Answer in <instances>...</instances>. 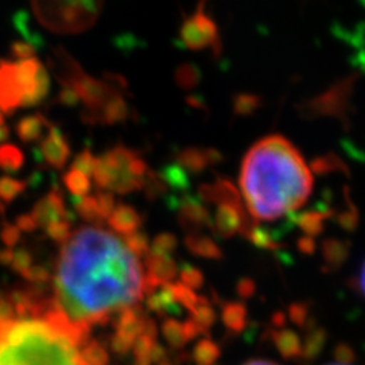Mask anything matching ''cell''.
<instances>
[{
	"label": "cell",
	"mask_w": 365,
	"mask_h": 365,
	"mask_svg": "<svg viewBox=\"0 0 365 365\" xmlns=\"http://www.w3.org/2000/svg\"><path fill=\"white\" fill-rule=\"evenodd\" d=\"M326 365H353V364H350L349 361H344V359H338V361H335V362H330V364H326Z\"/></svg>",
	"instance_id": "cell-53"
},
{
	"label": "cell",
	"mask_w": 365,
	"mask_h": 365,
	"mask_svg": "<svg viewBox=\"0 0 365 365\" xmlns=\"http://www.w3.org/2000/svg\"><path fill=\"white\" fill-rule=\"evenodd\" d=\"M162 335L168 344L174 349H181L187 344L182 323L175 318H166L162 324Z\"/></svg>",
	"instance_id": "cell-22"
},
{
	"label": "cell",
	"mask_w": 365,
	"mask_h": 365,
	"mask_svg": "<svg viewBox=\"0 0 365 365\" xmlns=\"http://www.w3.org/2000/svg\"><path fill=\"white\" fill-rule=\"evenodd\" d=\"M160 175H162V178H163L166 186H170V187L178 189V190L187 189V186H189L187 173L180 166V163L166 166V168L162 170V174H160Z\"/></svg>",
	"instance_id": "cell-27"
},
{
	"label": "cell",
	"mask_w": 365,
	"mask_h": 365,
	"mask_svg": "<svg viewBox=\"0 0 365 365\" xmlns=\"http://www.w3.org/2000/svg\"><path fill=\"white\" fill-rule=\"evenodd\" d=\"M185 244L189 251L193 255L205 259H220L221 257V248L216 245L210 237L202 236L198 233H190L186 236Z\"/></svg>",
	"instance_id": "cell-19"
},
{
	"label": "cell",
	"mask_w": 365,
	"mask_h": 365,
	"mask_svg": "<svg viewBox=\"0 0 365 365\" xmlns=\"http://www.w3.org/2000/svg\"><path fill=\"white\" fill-rule=\"evenodd\" d=\"M244 365H277V364L272 361H265V359H253V361L245 362Z\"/></svg>",
	"instance_id": "cell-51"
},
{
	"label": "cell",
	"mask_w": 365,
	"mask_h": 365,
	"mask_svg": "<svg viewBox=\"0 0 365 365\" xmlns=\"http://www.w3.org/2000/svg\"><path fill=\"white\" fill-rule=\"evenodd\" d=\"M53 289L55 309L72 326L90 332L114 312L135 306L145 294V274L123 239L86 225L63 244Z\"/></svg>",
	"instance_id": "cell-1"
},
{
	"label": "cell",
	"mask_w": 365,
	"mask_h": 365,
	"mask_svg": "<svg viewBox=\"0 0 365 365\" xmlns=\"http://www.w3.org/2000/svg\"><path fill=\"white\" fill-rule=\"evenodd\" d=\"M216 233L230 237L236 232H245V213L242 207L230 204H220L215 213Z\"/></svg>",
	"instance_id": "cell-10"
},
{
	"label": "cell",
	"mask_w": 365,
	"mask_h": 365,
	"mask_svg": "<svg viewBox=\"0 0 365 365\" xmlns=\"http://www.w3.org/2000/svg\"><path fill=\"white\" fill-rule=\"evenodd\" d=\"M16 227L19 228L20 232H34L37 228V222L36 220L32 218V215H20L17 216V221H16Z\"/></svg>",
	"instance_id": "cell-45"
},
{
	"label": "cell",
	"mask_w": 365,
	"mask_h": 365,
	"mask_svg": "<svg viewBox=\"0 0 365 365\" xmlns=\"http://www.w3.org/2000/svg\"><path fill=\"white\" fill-rule=\"evenodd\" d=\"M49 93V73L37 58L0 63V110L34 107Z\"/></svg>",
	"instance_id": "cell-4"
},
{
	"label": "cell",
	"mask_w": 365,
	"mask_h": 365,
	"mask_svg": "<svg viewBox=\"0 0 365 365\" xmlns=\"http://www.w3.org/2000/svg\"><path fill=\"white\" fill-rule=\"evenodd\" d=\"M46 26L58 32H79L91 26L99 16L98 2H37L32 5Z\"/></svg>",
	"instance_id": "cell-6"
},
{
	"label": "cell",
	"mask_w": 365,
	"mask_h": 365,
	"mask_svg": "<svg viewBox=\"0 0 365 365\" xmlns=\"http://www.w3.org/2000/svg\"><path fill=\"white\" fill-rule=\"evenodd\" d=\"M25 181L11 177H2L0 178V201L13 202L25 190Z\"/></svg>",
	"instance_id": "cell-30"
},
{
	"label": "cell",
	"mask_w": 365,
	"mask_h": 365,
	"mask_svg": "<svg viewBox=\"0 0 365 365\" xmlns=\"http://www.w3.org/2000/svg\"><path fill=\"white\" fill-rule=\"evenodd\" d=\"M177 237L170 233H160L158 236L154 237V241L151 242L150 253L157 255V256H170V253L177 248Z\"/></svg>",
	"instance_id": "cell-32"
},
{
	"label": "cell",
	"mask_w": 365,
	"mask_h": 365,
	"mask_svg": "<svg viewBox=\"0 0 365 365\" xmlns=\"http://www.w3.org/2000/svg\"><path fill=\"white\" fill-rule=\"evenodd\" d=\"M155 344V339L146 335H140L134 341L131 353L134 355L135 365H151V351Z\"/></svg>",
	"instance_id": "cell-28"
},
{
	"label": "cell",
	"mask_w": 365,
	"mask_h": 365,
	"mask_svg": "<svg viewBox=\"0 0 365 365\" xmlns=\"http://www.w3.org/2000/svg\"><path fill=\"white\" fill-rule=\"evenodd\" d=\"M34 52H36V49L29 41H16L11 48V53H13L16 61L34 58Z\"/></svg>",
	"instance_id": "cell-42"
},
{
	"label": "cell",
	"mask_w": 365,
	"mask_h": 365,
	"mask_svg": "<svg viewBox=\"0 0 365 365\" xmlns=\"http://www.w3.org/2000/svg\"><path fill=\"white\" fill-rule=\"evenodd\" d=\"M88 334L51 303L41 317L0 323V365H86L81 347Z\"/></svg>",
	"instance_id": "cell-3"
},
{
	"label": "cell",
	"mask_w": 365,
	"mask_h": 365,
	"mask_svg": "<svg viewBox=\"0 0 365 365\" xmlns=\"http://www.w3.org/2000/svg\"><path fill=\"white\" fill-rule=\"evenodd\" d=\"M148 166L145 160L125 146H116L96 160L93 180L101 190L130 193L142 189Z\"/></svg>",
	"instance_id": "cell-5"
},
{
	"label": "cell",
	"mask_w": 365,
	"mask_h": 365,
	"mask_svg": "<svg viewBox=\"0 0 365 365\" xmlns=\"http://www.w3.org/2000/svg\"><path fill=\"white\" fill-rule=\"evenodd\" d=\"M178 218L181 225L189 232H195L201 227L210 225L209 212L197 198H186L180 204Z\"/></svg>",
	"instance_id": "cell-11"
},
{
	"label": "cell",
	"mask_w": 365,
	"mask_h": 365,
	"mask_svg": "<svg viewBox=\"0 0 365 365\" xmlns=\"http://www.w3.org/2000/svg\"><path fill=\"white\" fill-rule=\"evenodd\" d=\"M31 215L32 218L36 220L37 227H41L44 230L53 222L67 220L68 215L64 207L63 192L56 187L51 190L48 195L34 205V210L31 212Z\"/></svg>",
	"instance_id": "cell-8"
},
{
	"label": "cell",
	"mask_w": 365,
	"mask_h": 365,
	"mask_svg": "<svg viewBox=\"0 0 365 365\" xmlns=\"http://www.w3.org/2000/svg\"><path fill=\"white\" fill-rule=\"evenodd\" d=\"M64 185L68 189V192L78 198L87 197L91 189L90 178L81 173H78L75 169L67 170L64 174Z\"/></svg>",
	"instance_id": "cell-25"
},
{
	"label": "cell",
	"mask_w": 365,
	"mask_h": 365,
	"mask_svg": "<svg viewBox=\"0 0 365 365\" xmlns=\"http://www.w3.org/2000/svg\"><path fill=\"white\" fill-rule=\"evenodd\" d=\"M162 365H173V364H169V362H165V364H162Z\"/></svg>",
	"instance_id": "cell-54"
},
{
	"label": "cell",
	"mask_w": 365,
	"mask_h": 365,
	"mask_svg": "<svg viewBox=\"0 0 365 365\" xmlns=\"http://www.w3.org/2000/svg\"><path fill=\"white\" fill-rule=\"evenodd\" d=\"M180 38L182 44L189 49L201 51L212 46L213 49H218L220 46V32L215 21L202 11L186 19L180 29Z\"/></svg>",
	"instance_id": "cell-7"
},
{
	"label": "cell",
	"mask_w": 365,
	"mask_h": 365,
	"mask_svg": "<svg viewBox=\"0 0 365 365\" xmlns=\"http://www.w3.org/2000/svg\"><path fill=\"white\" fill-rule=\"evenodd\" d=\"M133 346H134L133 341L120 336L119 334H114L110 338V349L113 353H116V355H119V356H127L128 353L133 350Z\"/></svg>",
	"instance_id": "cell-40"
},
{
	"label": "cell",
	"mask_w": 365,
	"mask_h": 365,
	"mask_svg": "<svg viewBox=\"0 0 365 365\" xmlns=\"http://www.w3.org/2000/svg\"><path fill=\"white\" fill-rule=\"evenodd\" d=\"M21 276L37 287V284H44V283L49 282L51 271L46 267H41V265H32L26 271H23Z\"/></svg>",
	"instance_id": "cell-39"
},
{
	"label": "cell",
	"mask_w": 365,
	"mask_h": 365,
	"mask_svg": "<svg viewBox=\"0 0 365 365\" xmlns=\"http://www.w3.org/2000/svg\"><path fill=\"white\" fill-rule=\"evenodd\" d=\"M146 304L155 314L173 317V315H178L181 312L180 306L174 300L173 292H170L169 284H165V287L158 288L157 291L148 294Z\"/></svg>",
	"instance_id": "cell-16"
},
{
	"label": "cell",
	"mask_w": 365,
	"mask_h": 365,
	"mask_svg": "<svg viewBox=\"0 0 365 365\" xmlns=\"http://www.w3.org/2000/svg\"><path fill=\"white\" fill-rule=\"evenodd\" d=\"M81 356L86 365H108V350L96 339H88L81 347Z\"/></svg>",
	"instance_id": "cell-24"
},
{
	"label": "cell",
	"mask_w": 365,
	"mask_h": 365,
	"mask_svg": "<svg viewBox=\"0 0 365 365\" xmlns=\"http://www.w3.org/2000/svg\"><path fill=\"white\" fill-rule=\"evenodd\" d=\"M107 221L111 227V230L120 233L122 236H127L139 230V227L142 224V216L134 207H131V205L119 204L114 207Z\"/></svg>",
	"instance_id": "cell-13"
},
{
	"label": "cell",
	"mask_w": 365,
	"mask_h": 365,
	"mask_svg": "<svg viewBox=\"0 0 365 365\" xmlns=\"http://www.w3.org/2000/svg\"><path fill=\"white\" fill-rule=\"evenodd\" d=\"M0 237H2V242L6 245V248L14 247L20 241V230L16 225L6 224L2 228V233H0Z\"/></svg>",
	"instance_id": "cell-43"
},
{
	"label": "cell",
	"mask_w": 365,
	"mask_h": 365,
	"mask_svg": "<svg viewBox=\"0 0 365 365\" xmlns=\"http://www.w3.org/2000/svg\"><path fill=\"white\" fill-rule=\"evenodd\" d=\"M13 257H14V251L11 248H5L0 251V264L2 265L11 267V264H13Z\"/></svg>",
	"instance_id": "cell-49"
},
{
	"label": "cell",
	"mask_w": 365,
	"mask_h": 365,
	"mask_svg": "<svg viewBox=\"0 0 365 365\" xmlns=\"http://www.w3.org/2000/svg\"><path fill=\"white\" fill-rule=\"evenodd\" d=\"M169 288H170V292H173L174 300L178 306L186 307V309H189V311L193 309V306H195L198 302V295L195 294V291L189 289L187 287H185V284H181L180 282L170 283Z\"/></svg>",
	"instance_id": "cell-29"
},
{
	"label": "cell",
	"mask_w": 365,
	"mask_h": 365,
	"mask_svg": "<svg viewBox=\"0 0 365 365\" xmlns=\"http://www.w3.org/2000/svg\"><path fill=\"white\" fill-rule=\"evenodd\" d=\"M247 311L245 306L241 303H228L222 309V323L228 330L241 332L245 326Z\"/></svg>",
	"instance_id": "cell-23"
},
{
	"label": "cell",
	"mask_w": 365,
	"mask_h": 365,
	"mask_svg": "<svg viewBox=\"0 0 365 365\" xmlns=\"http://www.w3.org/2000/svg\"><path fill=\"white\" fill-rule=\"evenodd\" d=\"M123 242L127 244V247L139 259L140 257H146L148 253H150L151 244H150V241H148L146 233H143L140 230H137L134 233H130L127 236H123Z\"/></svg>",
	"instance_id": "cell-31"
},
{
	"label": "cell",
	"mask_w": 365,
	"mask_h": 365,
	"mask_svg": "<svg viewBox=\"0 0 365 365\" xmlns=\"http://www.w3.org/2000/svg\"><path fill=\"white\" fill-rule=\"evenodd\" d=\"M6 133H8V130H6V127H5L4 116H2V113H0V140L5 139V137H6Z\"/></svg>",
	"instance_id": "cell-52"
},
{
	"label": "cell",
	"mask_w": 365,
	"mask_h": 365,
	"mask_svg": "<svg viewBox=\"0 0 365 365\" xmlns=\"http://www.w3.org/2000/svg\"><path fill=\"white\" fill-rule=\"evenodd\" d=\"M51 125L46 120L44 116L41 114H31V116L23 118L17 123V134L23 142H36L43 135L44 130L49 131Z\"/></svg>",
	"instance_id": "cell-17"
},
{
	"label": "cell",
	"mask_w": 365,
	"mask_h": 365,
	"mask_svg": "<svg viewBox=\"0 0 365 365\" xmlns=\"http://www.w3.org/2000/svg\"><path fill=\"white\" fill-rule=\"evenodd\" d=\"M221 356V349L210 338L198 341L193 347V361L197 365H215Z\"/></svg>",
	"instance_id": "cell-21"
},
{
	"label": "cell",
	"mask_w": 365,
	"mask_h": 365,
	"mask_svg": "<svg viewBox=\"0 0 365 365\" xmlns=\"http://www.w3.org/2000/svg\"><path fill=\"white\" fill-rule=\"evenodd\" d=\"M23 163H25V155L14 145H2L0 146V168L5 173H16Z\"/></svg>",
	"instance_id": "cell-26"
},
{
	"label": "cell",
	"mask_w": 365,
	"mask_h": 365,
	"mask_svg": "<svg viewBox=\"0 0 365 365\" xmlns=\"http://www.w3.org/2000/svg\"><path fill=\"white\" fill-rule=\"evenodd\" d=\"M96 160H98V157H95L93 154H91V151L84 150V151H81L73 158L72 169L78 170V173H81V174H84V175H87L90 178L91 175H93V173H95Z\"/></svg>",
	"instance_id": "cell-35"
},
{
	"label": "cell",
	"mask_w": 365,
	"mask_h": 365,
	"mask_svg": "<svg viewBox=\"0 0 365 365\" xmlns=\"http://www.w3.org/2000/svg\"><path fill=\"white\" fill-rule=\"evenodd\" d=\"M128 116V106L125 99L116 93L111 96L104 107H102L98 114L95 116V122H106V123H118L125 120V118Z\"/></svg>",
	"instance_id": "cell-18"
},
{
	"label": "cell",
	"mask_w": 365,
	"mask_h": 365,
	"mask_svg": "<svg viewBox=\"0 0 365 365\" xmlns=\"http://www.w3.org/2000/svg\"><path fill=\"white\" fill-rule=\"evenodd\" d=\"M46 233L56 244H66L68 241V237L72 236V225L71 220H63L58 222L51 224L48 228H46Z\"/></svg>",
	"instance_id": "cell-34"
},
{
	"label": "cell",
	"mask_w": 365,
	"mask_h": 365,
	"mask_svg": "<svg viewBox=\"0 0 365 365\" xmlns=\"http://www.w3.org/2000/svg\"><path fill=\"white\" fill-rule=\"evenodd\" d=\"M38 153L49 166L55 169H63L68 157H71V148H68L64 134L56 127H51L40 143Z\"/></svg>",
	"instance_id": "cell-9"
},
{
	"label": "cell",
	"mask_w": 365,
	"mask_h": 365,
	"mask_svg": "<svg viewBox=\"0 0 365 365\" xmlns=\"http://www.w3.org/2000/svg\"><path fill=\"white\" fill-rule=\"evenodd\" d=\"M95 197H96V201H98V210H99L101 221L108 220L110 215L114 210V207H116V205H114V195L111 192L101 190V192L95 193Z\"/></svg>",
	"instance_id": "cell-37"
},
{
	"label": "cell",
	"mask_w": 365,
	"mask_h": 365,
	"mask_svg": "<svg viewBox=\"0 0 365 365\" xmlns=\"http://www.w3.org/2000/svg\"><path fill=\"white\" fill-rule=\"evenodd\" d=\"M166 358H168L166 349L162 344H158V342H155L154 347H153V351H151V364L162 365V364L166 362Z\"/></svg>",
	"instance_id": "cell-46"
},
{
	"label": "cell",
	"mask_w": 365,
	"mask_h": 365,
	"mask_svg": "<svg viewBox=\"0 0 365 365\" xmlns=\"http://www.w3.org/2000/svg\"><path fill=\"white\" fill-rule=\"evenodd\" d=\"M182 327H185V335H186L187 342L189 341H195L201 335L200 329L195 326V323H193L192 319H187V322L182 323Z\"/></svg>",
	"instance_id": "cell-48"
},
{
	"label": "cell",
	"mask_w": 365,
	"mask_h": 365,
	"mask_svg": "<svg viewBox=\"0 0 365 365\" xmlns=\"http://www.w3.org/2000/svg\"><path fill=\"white\" fill-rule=\"evenodd\" d=\"M60 101L63 102L64 106L72 107L79 101V98H78L76 91L72 87H64V90L61 91V95H60Z\"/></svg>",
	"instance_id": "cell-47"
},
{
	"label": "cell",
	"mask_w": 365,
	"mask_h": 365,
	"mask_svg": "<svg viewBox=\"0 0 365 365\" xmlns=\"http://www.w3.org/2000/svg\"><path fill=\"white\" fill-rule=\"evenodd\" d=\"M200 197L205 201L216 202V204H230L242 207L241 197L236 190V187L227 180H218L213 185H204L200 187Z\"/></svg>",
	"instance_id": "cell-12"
},
{
	"label": "cell",
	"mask_w": 365,
	"mask_h": 365,
	"mask_svg": "<svg viewBox=\"0 0 365 365\" xmlns=\"http://www.w3.org/2000/svg\"><path fill=\"white\" fill-rule=\"evenodd\" d=\"M145 318L137 306L127 307L116 317V334L134 342L143 334Z\"/></svg>",
	"instance_id": "cell-14"
},
{
	"label": "cell",
	"mask_w": 365,
	"mask_h": 365,
	"mask_svg": "<svg viewBox=\"0 0 365 365\" xmlns=\"http://www.w3.org/2000/svg\"><path fill=\"white\" fill-rule=\"evenodd\" d=\"M202 282H204V276L198 268L192 267V265H185L181 268L180 283L185 284V287H187L189 289H192V291L198 289L202 284Z\"/></svg>",
	"instance_id": "cell-36"
},
{
	"label": "cell",
	"mask_w": 365,
	"mask_h": 365,
	"mask_svg": "<svg viewBox=\"0 0 365 365\" xmlns=\"http://www.w3.org/2000/svg\"><path fill=\"white\" fill-rule=\"evenodd\" d=\"M356 288H358V291L364 295V299H365V262H364V265H362V268L359 271V276H358V280H356Z\"/></svg>",
	"instance_id": "cell-50"
},
{
	"label": "cell",
	"mask_w": 365,
	"mask_h": 365,
	"mask_svg": "<svg viewBox=\"0 0 365 365\" xmlns=\"http://www.w3.org/2000/svg\"><path fill=\"white\" fill-rule=\"evenodd\" d=\"M175 78H177V83H178L181 87L189 88V87H193V86H195V84L198 83L200 73H198V71L195 68V66L185 64V66H181V67L178 68Z\"/></svg>",
	"instance_id": "cell-38"
},
{
	"label": "cell",
	"mask_w": 365,
	"mask_h": 365,
	"mask_svg": "<svg viewBox=\"0 0 365 365\" xmlns=\"http://www.w3.org/2000/svg\"><path fill=\"white\" fill-rule=\"evenodd\" d=\"M190 319L195 326L200 329V332L204 334L213 326L216 314L213 311V307L209 304V302L204 299V297H198L197 304L193 306V309L190 311Z\"/></svg>",
	"instance_id": "cell-20"
},
{
	"label": "cell",
	"mask_w": 365,
	"mask_h": 365,
	"mask_svg": "<svg viewBox=\"0 0 365 365\" xmlns=\"http://www.w3.org/2000/svg\"><path fill=\"white\" fill-rule=\"evenodd\" d=\"M29 267H32V255L25 248H19L14 251V257H13V264H11V268L17 272L26 271Z\"/></svg>",
	"instance_id": "cell-41"
},
{
	"label": "cell",
	"mask_w": 365,
	"mask_h": 365,
	"mask_svg": "<svg viewBox=\"0 0 365 365\" xmlns=\"http://www.w3.org/2000/svg\"><path fill=\"white\" fill-rule=\"evenodd\" d=\"M220 154L215 150H200V148H186L180 154V166L189 173H201L209 165L218 163Z\"/></svg>",
	"instance_id": "cell-15"
},
{
	"label": "cell",
	"mask_w": 365,
	"mask_h": 365,
	"mask_svg": "<svg viewBox=\"0 0 365 365\" xmlns=\"http://www.w3.org/2000/svg\"><path fill=\"white\" fill-rule=\"evenodd\" d=\"M239 182L248 213L257 221H276L311 198L314 174L287 137L271 134L245 154Z\"/></svg>",
	"instance_id": "cell-2"
},
{
	"label": "cell",
	"mask_w": 365,
	"mask_h": 365,
	"mask_svg": "<svg viewBox=\"0 0 365 365\" xmlns=\"http://www.w3.org/2000/svg\"><path fill=\"white\" fill-rule=\"evenodd\" d=\"M16 314H14V307L11 304L8 297L0 295V323H9L14 322Z\"/></svg>",
	"instance_id": "cell-44"
},
{
	"label": "cell",
	"mask_w": 365,
	"mask_h": 365,
	"mask_svg": "<svg viewBox=\"0 0 365 365\" xmlns=\"http://www.w3.org/2000/svg\"><path fill=\"white\" fill-rule=\"evenodd\" d=\"M76 212L86 221H101L99 218V210H98V201L95 195H87L84 198H79L76 201Z\"/></svg>",
	"instance_id": "cell-33"
}]
</instances>
